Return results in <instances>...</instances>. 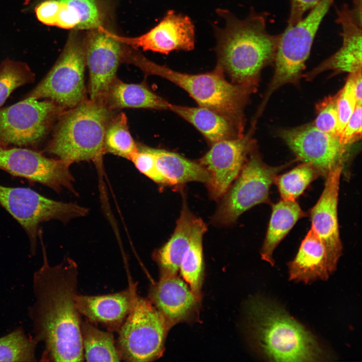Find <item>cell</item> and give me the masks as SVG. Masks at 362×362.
<instances>
[{
    "label": "cell",
    "instance_id": "cell-28",
    "mask_svg": "<svg viewBox=\"0 0 362 362\" xmlns=\"http://www.w3.org/2000/svg\"><path fill=\"white\" fill-rule=\"evenodd\" d=\"M207 229L200 218L195 217L190 241L182 258L179 269L192 292L200 301L203 279V238Z\"/></svg>",
    "mask_w": 362,
    "mask_h": 362
},
{
    "label": "cell",
    "instance_id": "cell-12",
    "mask_svg": "<svg viewBox=\"0 0 362 362\" xmlns=\"http://www.w3.org/2000/svg\"><path fill=\"white\" fill-rule=\"evenodd\" d=\"M70 165L58 158H48L35 149L0 145V169L57 193L66 189L75 193Z\"/></svg>",
    "mask_w": 362,
    "mask_h": 362
},
{
    "label": "cell",
    "instance_id": "cell-20",
    "mask_svg": "<svg viewBox=\"0 0 362 362\" xmlns=\"http://www.w3.org/2000/svg\"><path fill=\"white\" fill-rule=\"evenodd\" d=\"M135 285L112 294L87 296L77 294L75 304L80 314L90 322L109 330L119 331L132 310L137 297Z\"/></svg>",
    "mask_w": 362,
    "mask_h": 362
},
{
    "label": "cell",
    "instance_id": "cell-27",
    "mask_svg": "<svg viewBox=\"0 0 362 362\" xmlns=\"http://www.w3.org/2000/svg\"><path fill=\"white\" fill-rule=\"evenodd\" d=\"M306 216L295 201L281 200L272 206V211L261 250L262 260L274 266V252L297 221Z\"/></svg>",
    "mask_w": 362,
    "mask_h": 362
},
{
    "label": "cell",
    "instance_id": "cell-5",
    "mask_svg": "<svg viewBox=\"0 0 362 362\" xmlns=\"http://www.w3.org/2000/svg\"><path fill=\"white\" fill-rule=\"evenodd\" d=\"M134 63L148 74L163 77L184 89L199 106L224 116L243 133L244 110L256 88L227 81L217 66L210 72L190 74L159 65L143 56L136 57Z\"/></svg>",
    "mask_w": 362,
    "mask_h": 362
},
{
    "label": "cell",
    "instance_id": "cell-16",
    "mask_svg": "<svg viewBox=\"0 0 362 362\" xmlns=\"http://www.w3.org/2000/svg\"><path fill=\"white\" fill-rule=\"evenodd\" d=\"M342 169L343 164L340 163L328 172L322 194L310 211L311 228L325 247L330 274L336 269L342 252L338 219V195Z\"/></svg>",
    "mask_w": 362,
    "mask_h": 362
},
{
    "label": "cell",
    "instance_id": "cell-36",
    "mask_svg": "<svg viewBox=\"0 0 362 362\" xmlns=\"http://www.w3.org/2000/svg\"><path fill=\"white\" fill-rule=\"evenodd\" d=\"M337 109L339 121V133L341 132L357 105L349 77L343 87L337 93Z\"/></svg>",
    "mask_w": 362,
    "mask_h": 362
},
{
    "label": "cell",
    "instance_id": "cell-19",
    "mask_svg": "<svg viewBox=\"0 0 362 362\" xmlns=\"http://www.w3.org/2000/svg\"><path fill=\"white\" fill-rule=\"evenodd\" d=\"M336 14L335 21L341 30V46L332 55L304 74L307 80H311L328 70L337 74H350L361 70V25L352 16L347 4L337 8Z\"/></svg>",
    "mask_w": 362,
    "mask_h": 362
},
{
    "label": "cell",
    "instance_id": "cell-23",
    "mask_svg": "<svg viewBox=\"0 0 362 362\" xmlns=\"http://www.w3.org/2000/svg\"><path fill=\"white\" fill-rule=\"evenodd\" d=\"M168 110L194 126L210 145L243 135L227 118L207 108L191 107L169 103Z\"/></svg>",
    "mask_w": 362,
    "mask_h": 362
},
{
    "label": "cell",
    "instance_id": "cell-32",
    "mask_svg": "<svg viewBox=\"0 0 362 362\" xmlns=\"http://www.w3.org/2000/svg\"><path fill=\"white\" fill-rule=\"evenodd\" d=\"M37 343L18 328L0 337V361H35Z\"/></svg>",
    "mask_w": 362,
    "mask_h": 362
},
{
    "label": "cell",
    "instance_id": "cell-26",
    "mask_svg": "<svg viewBox=\"0 0 362 362\" xmlns=\"http://www.w3.org/2000/svg\"><path fill=\"white\" fill-rule=\"evenodd\" d=\"M150 149L166 186H180L191 182L206 184L209 181L208 171L198 161L167 150L152 147Z\"/></svg>",
    "mask_w": 362,
    "mask_h": 362
},
{
    "label": "cell",
    "instance_id": "cell-40",
    "mask_svg": "<svg viewBox=\"0 0 362 362\" xmlns=\"http://www.w3.org/2000/svg\"><path fill=\"white\" fill-rule=\"evenodd\" d=\"M349 8L352 16L361 25V0H352V6Z\"/></svg>",
    "mask_w": 362,
    "mask_h": 362
},
{
    "label": "cell",
    "instance_id": "cell-10",
    "mask_svg": "<svg viewBox=\"0 0 362 362\" xmlns=\"http://www.w3.org/2000/svg\"><path fill=\"white\" fill-rule=\"evenodd\" d=\"M47 100L25 98L0 108V145L38 148L64 111Z\"/></svg>",
    "mask_w": 362,
    "mask_h": 362
},
{
    "label": "cell",
    "instance_id": "cell-34",
    "mask_svg": "<svg viewBox=\"0 0 362 362\" xmlns=\"http://www.w3.org/2000/svg\"><path fill=\"white\" fill-rule=\"evenodd\" d=\"M337 98V94L329 96L316 105L317 115L313 124L320 130L338 137L339 121Z\"/></svg>",
    "mask_w": 362,
    "mask_h": 362
},
{
    "label": "cell",
    "instance_id": "cell-7",
    "mask_svg": "<svg viewBox=\"0 0 362 362\" xmlns=\"http://www.w3.org/2000/svg\"><path fill=\"white\" fill-rule=\"evenodd\" d=\"M86 66L85 35L72 30L56 62L23 99H47L64 110L76 106L86 99Z\"/></svg>",
    "mask_w": 362,
    "mask_h": 362
},
{
    "label": "cell",
    "instance_id": "cell-38",
    "mask_svg": "<svg viewBox=\"0 0 362 362\" xmlns=\"http://www.w3.org/2000/svg\"><path fill=\"white\" fill-rule=\"evenodd\" d=\"M320 1L290 0V11L287 26L295 24Z\"/></svg>",
    "mask_w": 362,
    "mask_h": 362
},
{
    "label": "cell",
    "instance_id": "cell-3",
    "mask_svg": "<svg viewBox=\"0 0 362 362\" xmlns=\"http://www.w3.org/2000/svg\"><path fill=\"white\" fill-rule=\"evenodd\" d=\"M248 310L251 337L268 360L317 361L329 357L313 334L281 306L255 299Z\"/></svg>",
    "mask_w": 362,
    "mask_h": 362
},
{
    "label": "cell",
    "instance_id": "cell-15",
    "mask_svg": "<svg viewBox=\"0 0 362 362\" xmlns=\"http://www.w3.org/2000/svg\"><path fill=\"white\" fill-rule=\"evenodd\" d=\"M86 37V64L89 70V99L103 101L122 59L123 44L104 26L88 30Z\"/></svg>",
    "mask_w": 362,
    "mask_h": 362
},
{
    "label": "cell",
    "instance_id": "cell-31",
    "mask_svg": "<svg viewBox=\"0 0 362 362\" xmlns=\"http://www.w3.org/2000/svg\"><path fill=\"white\" fill-rule=\"evenodd\" d=\"M320 175V172L314 166L302 162L289 171L278 175L274 184L277 186L281 200L295 201L311 183Z\"/></svg>",
    "mask_w": 362,
    "mask_h": 362
},
{
    "label": "cell",
    "instance_id": "cell-37",
    "mask_svg": "<svg viewBox=\"0 0 362 362\" xmlns=\"http://www.w3.org/2000/svg\"><path fill=\"white\" fill-rule=\"evenodd\" d=\"M361 105H356L345 126L339 133V142L348 146L359 140L361 137Z\"/></svg>",
    "mask_w": 362,
    "mask_h": 362
},
{
    "label": "cell",
    "instance_id": "cell-22",
    "mask_svg": "<svg viewBox=\"0 0 362 362\" xmlns=\"http://www.w3.org/2000/svg\"><path fill=\"white\" fill-rule=\"evenodd\" d=\"M289 280L309 284L327 280L330 274L325 247L310 228L302 241L294 258L288 263Z\"/></svg>",
    "mask_w": 362,
    "mask_h": 362
},
{
    "label": "cell",
    "instance_id": "cell-1",
    "mask_svg": "<svg viewBox=\"0 0 362 362\" xmlns=\"http://www.w3.org/2000/svg\"><path fill=\"white\" fill-rule=\"evenodd\" d=\"M41 242L43 264L33 275L35 301L28 310L33 337L44 345L42 361H82L81 320L75 304L76 264L67 258L51 265Z\"/></svg>",
    "mask_w": 362,
    "mask_h": 362
},
{
    "label": "cell",
    "instance_id": "cell-2",
    "mask_svg": "<svg viewBox=\"0 0 362 362\" xmlns=\"http://www.w3.org/2000/svg\"><path fill=\"white\" fill-rule=\"evenodd\" d=\"M215 12L224 23L222 27L212 24L216 66L231 82L256 88L262 69L274 64L280 34L268 32L266 12L251 8L243 19L226 9L217 8Z\"/></svg>",
    "mask_w": 362,
    "mask_h": 362
},
{
    "label": "cell",
    "instance_id": "cell-30",
    "mask_svg": "<svg viewBox=\"0 0 362 362\" xmlns=\"http://www.w3.org/2000/svg\"><path fill=\"white\" fill-rule=\"evenodd\" d=\"M105 153H110L130 160L138 146L129 131L125 114H115L109 121L105 133Z\"/></svg>",
    "mask_w": 362,
    "mask_h": 362
},
{
    "label": "cell",
    "instance_id": "cell-6",
    "mask_svg": "<svg viewBox=\"0 0 362 362\" xmlns=\"http://www.w3.org/2000/svg\"><path fill=\"white\" fill-rule=\"evenodd\" d=\"M334 0H321L306 16L287 26L280 38L274 62V72L263 101L267 102L280 87L298 81L305 67L320 26Z\"/></svg>",
    "mask_w": 362,
    "mask_h": 362
},
{
    "label": "cell",
    "instance_id": "cell-13",
    "mask_svg": "<svg viewBox=\"0 0 362 362\" xmlns=\"http://www.w3.org/2000/svg\"><path fill=\"white\" fill-rule=\"evenodd\" d=\"M246 134L211 145L210 149L198 162L209 174L206 184L210 197L219 200L237 177L248 157L254 149L252 135L255 121Z\"/></svg>",
    "mask_w": 362,
    "mask_h": 362
},
{
    "label": "cell",
    "instance_id": "cell-25",
    "mask_svg": "<svg viewBox=\"0 0 362 362\" xmlns=\"http://www.w3.org/2000/svg\"><path fill=\"white\" fill-rule=\"evenodd\" d=\"M180 215L173 234L169 240L155 253L160 269V275H176L188 246L195 216L183 198Z\"/></svg>",
    "mask_w": 362,
    "mask_h": 362
},
{
    "label": "cell",
    "instance_id": "cell-33",
    "mask_svg": "<svg viewBox=\"0 0 362 362\" xmlns=\"http://www.w3.org/2000/svg\"><path fill=\"white\" fill-rule=\"evenodd\" d=\"M35 74L25 62L9 58L0 63V108L17 88L33 83Z\"/></svg>",
    "mask_w": 362,
    "mask_h": 362
},
{
    "label": "cell",
    "instance_id": "cell-17",
    "mask_svg": "<svg viewBox=\"0 0 362 362\" xmlns=\"http://www.w3.org/2000/svg\"><path fill=\"white\" fill-rule=\"evenodd\" d=\"M116 39L123 45L168 54L174 51H190L194 49L195 27L188 16L169 10L160 21L147 33L136 37L120 36Z\"/></svg>",
    "mask_w": 362,
    "mask_h": 362
},
{
    "label": "cell",
    "instance_id": "cell-14",
    "mask_svg": "<svg viewBox=\"0 0 362 362\" xmlns=\"http://www.w3.org/2000/svg\"><path fill=\"white\" fill-rule=\"evenodd\" d=\"M279 136L298 160L311 164L324 177L333 167L343 163L347 146L338 137L320 130L313 123L282 129Z\"/></svg>",
    "mask_w": 362,
    "mask_h": 362
},
{
    "label": "cell",
    "instance_id": "cell-21",
    "mask_svg": "<svg viewBox=\"0 0 362 362\" xmlns=\"http://www.w3.org/2000/svg\"><path fill=\"white\" fill-rule=\"evenodd\" d=\"M149 300L170 327L187 318L200 301L177 275H160L150 288Z\"/></svg>",
    "mask_w": 362,
    "mask_h": 362
},
{
    "label": "cell",
    "instance_id": "cell-9",
    "mask_svg": "<svg viewBox=\"0 0 362 362\" xmlns=\"http://www.w3.org/2000/svg\"><path fill=\"white\" fill-rule=\"evenodd\" d=\"M170 328L151 301L137 295L132 310L118 331L117 348L121 359L146 362L159 358Z\"/></svg>",
    "mask_w": 362,
    "mask_h": 362
},
{
    "label": "cell",
    "instance_id": "cell-18",
    "mask_svg": "<svg viewBox=\"0 0 362 362\" xmlns=\"http://www.w3.org/2000/svg\"><path fill=\"white\" fill-rule=\"evenodd\" d=\"M37 19L43 24L75 31L104 26L107 10L102 0H34Z\"/></svg>",
    "mask_w": 362,
    "mask_h": 362
},
{
    "label": "cell",
    "instance_id": "cell-29",
    "mask_svg": "<svg viewBox=\"0 0 362 362\" xmlns=\"http://www.w3.org/2000/svg\"><path fill=\"white\" fill-rule=\"evenodd\" d=\"M81 333L83 356L86 361L122 360L112 333L100 330L88 321H81Z\"/></svg>",
    "mask_w": 362,
    "mask_h": 362
},
{
    "label": "cell",
    "instance_id": "cell-35",
    "mask_svg": "<svg viewBox=\"0 0 362 362\" xmlns=\"http://www.w3.org/2000/svg\"><path fill=\"white\" fill-rule=\"evenodd\" d=\"M138 150L133 155L132 161L136 168L155 183L166 186L164 179L159 173L154 154L150 147L138 145Z\"/></svg>",
    "mask_w": 362,
    "mask_h": 362
},
{
    "label": "cell",
    "instance_id": "cell-4",
    "mask_svg": "<svg viewBox=\"0 0 362 362\" xmlns=\"http://www.w3.org/2000/svg\"><path fill=\"white\" fill-rule=\"evenodd\" d=\"M115 114L103 102L85 99L61 113L42 151L70 164L100 161L106 129Z\"/></svg>",
    "mask_w": 362,
    "mask_h": 362
},
{
    "label": "cell",
    "instance_id": "cell-39",
    "mask_svg": "<svg viewBox=\"0 0 362 362\" xmlns=\"http://www.w3.org/2000/svg\"><path fill=\"white\" fill-rule=\"evenodd\" d=\"M352 89L354 95L357 105L362 103V76L361 70L355 73L349 74Z\"/></svg>",
    "mask_w": 362,
    "mask_h": 362
},
{
    "label": "cell",
    "instance_id": "cell-11",
    "mask_svg": "<svg viewBox=\"0 0 362 362\" xmlns=\"http://www.w3.org/2000/svg\"><path fill=\"white\" fill-rule=\"evenodd\" d=\"M0 205L25 231L32 254L36 253L41 223L53 220L66 223L88 213L87 209L75 203L54 200L29 188L1 185Z\"/></svg>",
    "mask_w": 362,
    "mask_h": 362
},
{
    "label": "cell",
    "instance_id": "cell-8",
    "mask_svg": "<svg viewBox=\"0 0 362 362\" xmlns=\"http://www.w3.org/2000/svg\"><path fill=\"white\" fill-rule=\"evenodd\" d=\"M288 165H267L253 150L234 183L219 200L212 218L213 224L221 226L232 225L244 212L257 205L268 203L271 186L278 173Z\"/></svg>",
    "mask_w": 362,
    "mask_h": 362
},
{
    "label": "cell",
    "instance_id": "cell-24",
    "mask_svg": "<svg viewBox=\"0 0 362 362\" xmlns=\"http://www.w3.org/2000/svg\"><path fill=\"white\" fill-rule=\"evenodd\" d=\"M103 102L111 110L141 108L168 110L167 101L144 83H127L116 77L110 85Z\"/></svg>",
    "mask_w": 362,
    "mask_h": 362
}]
</instances>
